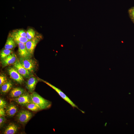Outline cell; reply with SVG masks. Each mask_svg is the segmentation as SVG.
Instances as JSON below:
<instances>
[{"instance_id":"obj_1","label":"cell","mask_w":134,"mask_h":134,"mask_svg":"<svg viewBox=\"0 0 134 134\" xmlns=\"http://www.w3.org/2000/svg\"><path fill=\"white\" fill-rule=\"evenodd\" d=\"M30 101L36 104L40 110L48 109L51 105V101L44 98L34 92L30 95Z\"/></svg>"},{"instance_id":"obj_2","label":"cell","mask_w":134,"mask_h":134,"mask_svg":"<svg viewBox=\"0 0 134 134\" xmlns=\"http://www.w3.org/2000/svg\"><path fill=\"white\" fill-rule=\"evenodd\" d=\"M39 80L45 83L54 89L59 95L64 100L69 104L73 108H76L80 111L83 113L85 112L80 109L74 103L73 101L64 93L60 89L52 85L49 83L39 78Z\"/></svg>"},{"instance_id":"obj_3","label":"cell","mask_w":134,"mask_h":134,"mask_svg":"<svg viewBox=\"0 0 134 134\" xmlns=\"http://www.w3.org/2000/svg\"><path fill=\"white\" fill-rule=\"evenodd\" d=\"M19 60L24 67L31 72H33L36 67V63L34 60L29 58L20 57Z\"/></svg>"},{"instance_id":"obj_4","label":"cell","mask_w":134,"mask_h":134,"mask_svg":"<svg viewBox=\"0 0 134 134\" xmlns=\"http://www.w3.org/2000/svg\"><path fill=\"white\" fill-rule=\"evenodd\" d=\"M32 113L26 110L20 111L16 115L18 121L21 124H24L27 123L32 117Z\"/></svg>"},{"instance_id":"obj_5","label":"cell","mask_w":134,"mask_h":134,"mask_svg":"<svg viewBox=\"0 0 134 134\" xmlns=\"http://www.w3.org/2000/svg\"><path fill=\"white\" fill-rule=\"evenodd\" d=\"M42 38L41 35H36L34 38L28 40L25 43L27 49L31 55L33 54L37 43Z\"/></svg>"},{"instance_id":"obj_6","label":"cell","mask_w":134,"mask_h":134,"mask_svg":"<svg viewBox=\"0 0 134 134\" xmlns=\"http://www.w3.org/2000/svg\"><path fill=\"white\" fill-rule=\"evenodd\" d=\"M8 71L10 77L15 81L20 84L23 83L24 80L23 76L14 67L9 68Z\"/></svg>"},{"instance_id":"obj_7","label":"cell","mask_w":134,"mask_h":134,"mask_svg":"<svg viewBox=\"0 0 134 134\" xmlns=\"http://www.w3.org/2000/svg\"><path fill=\"white\" fill-rule=\"evenodd\" d=\"M14 66L19 73L23 77L26 78H28L30 77L31 72L24 67L19 60H17L14 64Z\"/></svg>"},{"instance_id":"obj_8","label":"cell","mask_w":134,"mask_h":134,"mask_svg":"<svg viewBox=\"0 0 134 134\" xmlns=\"http://www.w3.org/2000/svg\"><path fill=\"white\" fill-rule=\"evenodd\" d=\"M16 42L18 45V53L20 57L29 58L31 55L28 51L25 43L20 42Z\"/></svg>"},{"instance_id":"obj_9","label":"cell","mask_w":134,"mask_h":134,"mask_svg":"<svg viewBox=\"0 0 134 134\" xmlns=\"http://www.w3.org/2000/svg\"><path fill=\"white\" fill-rule=\"evenodd\" d=\"M14 99L16 102L21 105H26L30 102V95L28 93L25 92Z\"/></svg>"},{"instance_id":"obj_10","label":"cell","mask_w":134,"mask_h":134,"mask_svg":"<svg viewBox=\"0 0 134 134\" xmlns=\"http://www.w3.org/2000/svg\"><path fill=\"white\" fill-rule=\"evenodd\" d=\"M17 59L16 55L12 53L4 59L1 60L2 67L14 64Z\"/></svg>"},{"instance_id":"obj_11","label":"cell","mask_w":134,"mask_h":134,"mask_svg":"<svg viewBox=\"0 0 134 134\" xmlns=\"http://www.w3.org/2000/svg\"><path fill=\"white\" fill-rule=\"evenodd\" d=\"M38 80L34 77H30L28 79L26 82V87L29 92L32 93L35 89Z\"/></svg>"},{"instance_id":"obj_12","label":"cell","mask_w":134,"mask_h":134,"mask_svg":"<svg viewBox=\"0 0 134 134\" xmlns=\"http://www.w3.org/2000/svg\"><path fill=\"white\" fill-rule=\"evenodd\" d=\"M25 92L23 89L20 87L13 88L10 91V96L12 98H16L22 95Z\"/></svg>"},{"instance_id":"obj_13","label":"cell","mask_w":134,"mask_h":134,"mask_svg":"<svg viewBox=\"0 0 134 134\" xmlns=\"http://www.w3.org/2000/svg\"><path fill=\"white\" fill-rule=\"evenodd\" d=\"M18 127L15 124L11 123L6 128L3 132L4 134H14L17 132Z\"/></svg>"},{"instance_id":"obj_14","label":"cell","mask_w":134,"mask_h":134,"mask_svg":"<svg viewBox=\"0 0 134 134\" xmlns=\"http://www.w3.org/2000/svg\"><path fill=\"white\" fill-rule=\"evenodd\" d=\"M17 111V108L16 105L13 104H10L7 107L6 113L9 116L12 117L15 115Z\"/></svg>"},{"instance_id":"obj_15","label":"cell","mask_w":134,"mask_h":134,"mask_svg":"<svg viewBox=\"0 0 134 134\" xmlns=\"http://www.w3.org/2000/svg\"><path fill=\"white\" fill-rule=\"evenodd\" d=\"M15 42L18 41L25 43L29 40L26 37L21 36L16 34L13 31L10 35Z\"/></svg>"},{"instance_id":"obj_16","label":"cell","mask_w":134,"mask_h":134,"mask_svg":"<svg viewBox=\"0 0 134 134\" xmlns=\"http://www.w3.org/2000/svg\"><path fill=\"white\" fill-rule=\"evenodd\" d=\"M16 42L11 36L8 37L7 40L4 46L5 49H11L15 47Z\"/></svg>"},{"instance_id":"obj_17","label":"cell","mask_w":134,"mask_h":134,"mask_svg":"<svg viewBox=\"0 0 134 134\" xmlns=\"http://www.w3.org/2000/svg\"><path fill=\"white\" fill-rule=\"evenodd\" d=\"M12 86V84L11 82L10 81H8L0 87L1 92L3 94L6 93L11 89Z\"/></svg>"},{"instance_id":"obj_18","label":"cell","mask_w":134,"mask_h":134,"mask_svg":"<svg viewBox=\"0 0 134 134\" xmlns=\"http://www.w3.org/2000/svg\"><path fill=\"white\" fill-rule=\"evenodd\" d=\"M26 33V37L29 40L33 39L36 35L35 31L33 29L31 28L27 30Z\"/></svg>"},{"instance_id":"obj_19","label":"cell","mask_w":134,"mask_h":134,"mask_svg":"<svg viewBox=\"0 0 134 134\" xmlns=\"http://www.w3.org/2000/svg\"><path fill=\"white\" fill-rule=\"evenodd\" d=\"M13 53L11 49H5L1 51L0 52V58L1 60L3 59Z\"/></svg>"},{"instance_id":"obj_20","label":"cell","mask_w":134,"mask_h":134,"mask_svg":"<svg viewBox=\"0 0 134 134\" xmlns=\"http://www.w3.org/2000/svg\"><path fill=\"white\" fill-rule=\"evenodd\" d=\"M25 106L28 109L33 111H37L40 110L39 108L36 104L30 101Z\"/></svg>"},{"instance_id":"obj_21","label":"cell","mask_w":134,"mask_h":134,"mask_svg":"<svg viewBox=\"0 0 134 134\" xmlns=\"http://www.w3.org/2000/svg\"><path fill=\"white\" fill-rule=\"evenodd\" d=\"M128 13L132 21L134 23V6L131 7L129 9Z\"/></svg>"},{"instance_id":"obj_22","label":"cell","mask_w":134,"mask_h":134,"mask_svg":"<svg viewBox=\"0 0 134 134\" xmlns=\"http://www.w3.org/2000/svg\"><path fill=\"white\" fill-rule=\"evenodd\" d=\"M8 81L7 78L3 74H0V86L1 87L2 85L6 83Z\"/></svg>"},{"instance_id":"obj_23","label":"cell","mask_w":134,"mask_h":134,"mask_svg":"<svg viewBox=\"0 0 134 134\" xmlns=\"http://www.w3.org/2000/svg\"><path fill=\"white\" fill-rule=\"evenodd\" d=\"M13 31L22 37H26V32L23 30L18 29Z\"/></svg>"},{"instance_id":"obj_24","label":"cell","mask_w":134,"mask_h":134,"mask_svg":"<svg viewBox=\"0 0 134 134\" xmlns=\"http://www.w3.org/2000/svg\"><path fill=\"white\" fill-rule=\"evenodd\" d=\"M6 106V101L3 99L0 98V107L5 108Z\"/></svg>"},{"instance_id":"obj_25","label":"cell","mask_w":134,"mask_h":134,"mask_svg":"<svg viewBox=\"0 0 134 134\" xmlns=\"http://www.w3.org/2000/svg\"><path fill=\"white\" fill-rule=\"evenodd\" d=\"M6 112L4 108L0 107V116L4 117L5 116Z\"/></svg>"},{"instance_id":"obj_26","label":"cell","mask_w":134,"mask_h":134,"mask_svg":"<svg viewBox=\"0 0 134 134\" xmlns=\"http://www.w3.org/2000/svg\"><path fill=\"white\" fill-rule=\"evenodd\" d=\"M5 120V118L4 117H0V126L1 127L3 125Z\"/></svg>"},{"instance_id":"obj_27","label":"cell","mask_w":134,"mask_h":134,"mask_svg":"<svg viewBox=\"0 0 134 134\" xmlns=\"http://www.w3.org/2000/svg\"><path fill=\"white\" fill-rule=\"evenodd\" d=\"M107 123H106L104 125V126L105 127H106V126Z\"/></svg>"}]
</instances>
